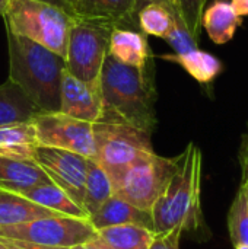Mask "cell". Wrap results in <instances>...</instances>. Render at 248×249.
Instances as JSON below:
<instances>
[{
  "label": "cell",
  "instance_id": "obj_16",
  "mask_svg": "<svg viewBox=\"0 0 248 249\" xmlns=\"http://www.w3.org/2000/svg\"><path fill=\"white\" fill-rule=\"evenodd\" d=\"M39 146L32 121L13 123L0 127V158L15 160L34 159Z\"/></svg>",
  "mask_w": 248,
  "mask_h": 249
},
{
  "label": "cell",
  "instance_id": "obj_20",
  "mask_svg": "<svg viewBox=\"0 0 248 249\" xmlns=\"http://www.w3.org/2000/svg\"><path fill=\"white\" fill-rule=\"evenodd\" d=\"M39 112L22 89L10 79L0 85V127L31 121Z\"/></svg>",
  "mask_w": 248,
  "mask_h": 249
},
{
  "label": "cell",
  "instance_id": "obj_4",
  "mask_svg": "<svg viewBox=\"0 0 248 249\" xmlns=\"http://www.w3.org/2000/svg\"><path fill=\"white\" fill-rule=\"evenodd\" d=\"M3 16L7 32L66 57L67 38L75 18L64 10L42 0H10Z\"/></svg>",
  "mask_w": 248,
  "mask_h": 249
},
{
  "label": "cell",
  "instance_id": "obj_3",
  "mask_svg": "<svg viewBox=\"0 0 248 249\" xmlns=\"http://www.w3.org/2000/svg\"><path fill=\"white\" fill-rule=\"evenodd\" d=\"M202 152L194 143L177 156V169L152 207L155 235L174 229H181L183 233L194 232L202 226Z\"/></svg>",
  "mask_w": 248,
  "mask_h": 249
},
{
  "label": "cell",
  "instance_id": "obj_1",
  "mask_svg": "<svg viewBox=\"0 0 248 249\" xmlns=\"http://www.w3.org/2000/svg\"><path fill=\"white\" fill-rule=\"evenodd\" d=\"M99 90L101 118H115L149 134L153 133L156 93L149 64L143 69L132 67L107 54L99 74Z\"/></svg>",
  "mask_w": 248,
  "mask_h": 249
},
{
  "label": "cell",
  "instance_id": "obj_15",
  "mask_svg": "<svg viewBox=\"0 0 248 249\" xmlns=\"http://www.w3.org/2000/svg\"><path fill=\"white\" fill-rule=\"evenodd\" d=\"M47 182L51 181L34 159L15 160L0 158V190L22 194Z\"/></svg>",
  "mask_w": 248,
  "mask_h": 249
},
{
  "label": "cell",
  "instance_id": "obj_2",
  "mask_svg": "<svg viewBox=\"0 0 248 249\" xmlns=\"http://www.w3.org/2000/svg\"><path fill=\"white\" fill-rule=\"evenodd\" d=\"M7 44L9 79L41 112H58L64 58L12 32H7Z\"/></svg>",
  "mask_w": 248,
  "mask_h": 249
},
{
  "label": "cell",
  "instance_id": "obj_19",
  "mask_svg": "<svg viewBox=\"0 0 248 249\" xmlns=\"http://www.w3.org/2000/svg\"><path fill=\"white\" fill-rule=\"evenodd\" d=\"M50 216L58 214L32 203L20 194L0 190V228L16 226Z\"/></svg>",
  "mask_w": 248,
  "mask_h": 249
},
{
  "label": "cell",
  "instance_id": "obj_32",
  "mask_svg": "<svg viewBox=\"0 0 248 249\" xmlns=\"http://www.w3.org/2000/svg\"><path fill=\"white\" fill-rule=\"evenodd\" d=\"M231 4L238 16H248V0H231Z\"/></svg>",
  "mask_w": 248,
  "mask_h": 249
},
{
  "label": "cell",
  "instance_id": "obj_9",
  "mask_svg": "<svg viewBox=\"0 0 248 249\" xmlns=\"http://www.w3.org/2000/svg\"><path fill=\"white\" fill-rule=\"evenodd\" d=\"M39 146L69 150L95 160L94 127L61 112H39L32 120Z\"/></svg>",
  "mask_w": 248,
  "mask_h": 249
},
{
  "label": "cell",
  "instance_id": "obj_10",
  "mask_svg": "<svg viewBox=\"0 0 248 249\" xmlns=\"http://www.w3.org/2000/svg\"><path fill=\"white\" fill-rule=\"evenodd\" d=\"M34 160L54 185L60 187L82 207L83 187L91 159L69 150L38 146L34 153Z\"/></svg>",
  "mask_w": 248,
  "mask_h": 249
},
{
  "label": "cell",
  "instance_id": "obj_37",
  "mask_svg": "<svg viewBox=\"0 0 248 249\" xmlns=\"http://www.w3.org/2000/svg\"><path fill=\"white\" fill-rule=\"evenodd\" d=\"M0 249H9V248H7V247H6V245H4V244L0 241Z\"/></svg>",
  "mask_w": 248,
  "mask_h": 249
},
{
  "label": "cell",
  "instance_id": "obj_5",
  "mask_svg": "<svg viewBox=\"0 0 248 249\" xmlns=\"http://www.w3.org/2000/svg\"><path fill=\"white\" fill-rule=\"evenodd\" d=\"M95 162L114 178L132 165L152 156L151 134L115 118H101L92 124Z\"/></svg>",
  "mask_w": 248,
  "mask_h": 249
},
{
  "label": "cell",
  "instance_id": "obj_6",
  "mask_svg": "<svg viewBox=\"0 0 248 249\" xmlns=\"http://www.w3.org/2000/svg\"><path fill=\"white\" fill-rule=\"evenodd\" d=\"M113 29L101 20L75 18L64 57L67 71L85 83L98 86Z\"/></svg>",
  "mask_w": 248,
  "mask_h": 249
},
{
  "label": "cell",
  "instance_id": "obj_22",
  "mask_svg": "<svg viewBox=\"0 0 248 249\" xmlns=\"http://www.w3.org/2000/svg\"><path fill=\"white\" fill-rule=\"evenodd\" d=\"M20 196H23L25 198L31 200L32 203H35L47 210H51L57 214L76 217V219H88L83 209L77 203H75L60 187L54 185L53 182L37 185V187L22 193Z\"/></svg>",
  "mask_w": 248,
  "mask_h": 249
},
{
  "label": "cell",
  "instance_id": "obj_14",
  "mask_svg": "<svg viewBox=\"0 0 248 249\" xmlns=\"http://www.w3.org/2000/svg\"><path fill=\"white\" fill-rule=\"evenodd\" d=\"M108 55L118 63L143 69L149 64V47L146 36L130 28H114L110 36Z\"/></svg>",
  "mask_w": 248,
  "mask_h": 249
},
{
  "label": "cell",
  "instance_id": "obj_8",
  "mask_svg": "<svg viewBox=\"0 0 248 249\" xmlns=\"http://www.w3.org/2000/svg\"><path fill=\"white\" fill-rule=\"evenodd\" d=\"M96 236L88 219L69 216L41 217L16 226L0 228V238L18 239L53 248H75Z\"/></svg>",
  "mask_w": 248,
  "mask_h": 249
},
{
  "label": "cell",
  "instance_id": "obj_29",
  "mask_svg": "<svg viewBox=\"0 0 248 249\" xmlns=\"http://www.w3.org/2000/svg\"><path fill=\"white\" fill-rule=\"evenodd\" d=\"M240 165H241V174H243V184L248 187V127L241 139V147H240Z\"/></svg>",
  "mask_w": 248,
  "mask_h": 249
},
{
  "label": "cell",
  "instance_id": "obj_26",
  "mask_svg": "<svg viewBox=\"0 0 248 249\" xmlns=\"http://www.w3.org/2000/svg\"><path fill=\"white\" fill-rule=\"evenodd\" d=\"M208 0H175L178 13L189 29V32L199 39L200 28H202V15L206 7Z\"/></svg>",
  "mask_w": 248,
  "mask_h": 249
},
{
  "label": "cell",
  "instance_id": "obj_11",
  "mask_svg": "<svg viewBox=\"0 0 248 249\" xmlns=\"http://www.w3.org/2000/svg\"><path fill=\"white\" fill-rule=\"evenodd\" d=\"M58 112L91 124L99 121L102 117V98L99 85L94 86L85 83L66 69L61 79Z\"/></svg>",
  "mask_w": 248,
  "mask_h": 249
},
{
  "label": "cell",
  "instance_id": "obj_13",
  "mask_svg": "<svg viewBox=\"0 0 248 249\" xmlns=\"http://www.w3.org/2000/svg\"><path fill=\"white\" fill-rule=\"evenodd\" d=\"M88 220L95 231L117 225H140L153 231L151 212L137 209L117 196L110 197Z\"/></svg>",
  "mask_w": 248,
  "mask_h": 249
},
{
  "label": "cell",
  "instance_id": "obj_21",
  "mask_svg": "<svg viewBox=\"0 0 248 249\" xmlns=\"http://www.w3.org/2000/svg\"><path fill=\"white\" fill-rule=\"evenodd\" d=\"M161 58L180 64L194 80L203 85L213 82L224 69L222 61L218 57L199 48H194L183 54H164L161 55Z\"/></svg>",
  "mask_w": 248,
  "mask_h": 249
},
{
  "label": "cell",
  "instance_id": "obj_28",
  "mask_svg": "<svg viewBox=\"0 0 248 249\" xmlns=\"http://www.w3.org/2000/svg\"><path fill=\"white\" fill-rule=\"evenodd\" d=\"M183 236L181 229H174L164 235H156L149 249H180V241Z\"/></svg>",
  "mask_w": 248,
  "mask_h": 249
},
{
  "label": "cell",
  "instance_id": "obj_36",
  "mask_svg": "<svg viewBox=\"0 0 248 249\" xmlns=\"http://www.w3.org/2000/svg\"><path fill=\"white\" fill-rule=\"evenodd\" d=\"M235 249H248V245H237Z\"/></svg>",
  "mask_w": 248,
  "mask_h": 249
},
{
  "label": "cell",
  "instance_id": "obj_18",
  "mask_svg": "<svg viewBox=\"0 0 248 249\" xmlns=\"http://www.w3.org/2000/svg\"><path fill=\"white\" fill-rule=\"evenodd\" d=\"M155 236L152 229L140 225H117L96 231L94 241L107 249H149Z\"/></svg>",
  "mask_w": 248,
  "mask_h": 249
},
{
  "label": "cell",
  "instance_id": "obj_25",
  "mask_svg": "<svg viewBox=\"0 0 248 249\" xmlns=\"http://www.w3.org/2000/svg\"><path fill=\"white\" fill-rule=\"evenodd\" d=\"M228 231L234 247L248 245V206L247 187L241 185L237 193L229 213H228Z\"/></svg>",
  "mask_w": 248,
  "mask_h": 249
},
{
  "label": "cell",
  "instance_id": "obj_35",
  "mask_svg": "<svg viewBox=\"0 0 248 249\" xmlns=\"http://www.w3.org/2000/svg\"><path fill=\"white\" fill-rule=\"evenodd\" d=\"M9 3H10V0H0V15L4 13V10H6Z\"/></svg>",
  "mask_w": 248,
  "mask_h": 249
},
{
  "label": "cell",
  "instance_id": "obj_23",
  "mask_svg": "<svg viewBox=\"0 0 248 249\" xmlns=\"http://www.w3.org/2000/svg\"><path fill=\"white\" fill-rule=\"evenodd\" d=\"M113 196L114 191L110 175L95 160H89L82 198V209L88 219Z\"/></svg>",
  "mask_w": 248,
  "mask_h": 249
},
{
  "label": "cell",
  "instance_id": "obj_27",
  "mask_svg": "<svg viewBox=\"0 0 248 249\" xmlns=\"http://www.w3.org/2000/svg\"><path fill=\"white\" fill-rule=\"evenodd\" d=\"M165 41L171 45V48L174 50V54H183L194 48H199L197 39L189 32L183 20H175L170 34L165 36Z\"/></svg>",
  "mask_w": 248,
  "mask_h": 249
},
{
  "label": "cell",
  "instance_id": "obj_17",
  "mask_svg": "<svg viewBox=\"0 0 248 249\" xmlns=\"http://www.w3.org/2000/svg\"><path fill=\"white\" fill-rule=\"evenodd\" d=\"M241 23L243 18L237 15L229 0L212 1L202 15V26L218 45L229 42Z\"/></svg>",
  "mask_w": 248,
  "mask_h": 249
},
{
  "label": "cell",
  "instance_id": "obj_34",
  "mask_svg": "<svg viewBox=\"0 0 248 249\" xmlns=\"http://www.w3.org/2000/svg\"><path fill=\"white\" fill-rule=\"evenodd\" d=\"M72 249H107V248H104L102 245H99L98 242H95V241L92 239V241H89V242H86V244L77 245V247H75V248H72Z\"/></svg>",
  "mask_w": 248,
  "mask_h": 249
},
{
  "label": "cell",
  "instance_id": "obj_33",
  "mask_svg": "<svg viewBox=\"0 0 248 249\" xmlns=\"http://www.w3.org/2000/svg\"><path fill=\"white\" fill-rule=\"evenodd\" d=\"M149 1H158V3H161V4H164L165 7H168L172 13H175V15L180 16L178 9H177V4H175V0H145V3H149ZM180 18H181V16H180Z\"/></svg>",
  "mask_w": 248,
  "mask_h": 249
},
{
  "label": "cell",
  "instance_id": "obj_38",
  "mask_svg": "<svg viewBox=\"0 0 248 249\" xmlns=\"http://www.w3.org/2000/svg\"><path fill=\"white\" fill-rule=\"evenodd\" d=\"M246 187V185H244ZM247 206H248V187H247Z\"/></svg>",
  "mask_w": 248,
  "mask_h": 249
},
{
  "label": "cell",
  "instance_id": "obj_31",
  "mask_svg": "<svg viewBox=\"0 0 248 249\" xmlns=\"http://www.w3.org/2000/svg\"><path fill=\"white\" fill-rule=\"evenodd\" d=\"M42 1L50 3V4H53V6H56V7L61 9V10H64L70 16H73V9H75V1L76 0H42Z\"/></svg>",
  "mask_w": 248,
  "mask_h": 249
},
{
  "label": "cell",
  "instance_id": "obj_7",
  "mask_svg": "<svg viewBox=\"0 0 248 249\" xmlns=\"http://www.w3.org/2000/svg\"><path fill=\"white\" fill-rule=\"evenodd\" d=\"M175 169L177 158H162L153 153L111 178L114 196L152 213L153 204L167 188Z\"/></svg>",
  "mask_w": 248,
  "mask_h": 249
},
{
  "label": "cell",
  "instance_id": "obj_30",
  "mask_svg": "<svg viewBox=\"0 0 248 249\" xmlns=\"http://www.w3.org/2000/svg\"><path fill=\"white\" fill-rule=\"evenodd\" d=\"M0 241L9 249H72V248H53V247H44L38 244H31L25 241H18V239H6L0 238Z\"/></svg>",
  "mask_w": 248,
  "mask_h": 249
},
{
  "label": "cell",
  "instance_id": "obj_12",
  "mask_svg": "<svg viewBox=\"0 0 248 249\" xmlns=\"http://www.w3.org/2000/svg\"><path fill=\"white\" fill-rule=\"evenodd\" d=\"M145 0H76L73 16L101 20L113 28H137V12Z\"/></svg>",
  "mask_w": 248,
  "mask_h": 249
},
{
  "label": "cell",
  "instance_id": "obj_24",
  "mask_svg": "<svg viewBox=\"0 0 248 249\" xmlns=\"http://www.w3.org/2000/svg\"><path fill=\"white\" fill-rule=\"evenodd\" d=\"M175 20H183L168 7L158 1L145 3L137 12V28L143 35H152L165 39Z\"/></svg>",
  "mask_w": 248,
  "mask_h": 249
}]
</instances>
